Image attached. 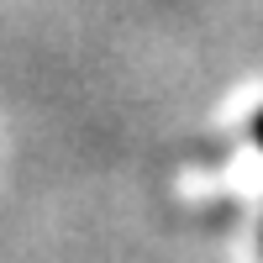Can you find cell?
Returning <instances> with one entry per match:
<instances>
[{
	"instance_id": "6da1fadb",
	"label": "cell",
	"mask_w": 263,
	"mask_h": 263,
	"mask_svg": "<svg viewBox=\"0 0 263 263\" xmlns=\"http://www.w3.org/2000/svg\"><path fill=\"white\" fill-rule=\"evenodd\" d=\"M253 137H258V142H263V116H258V121H253Z\"/></svg>"
}]
</instances>
